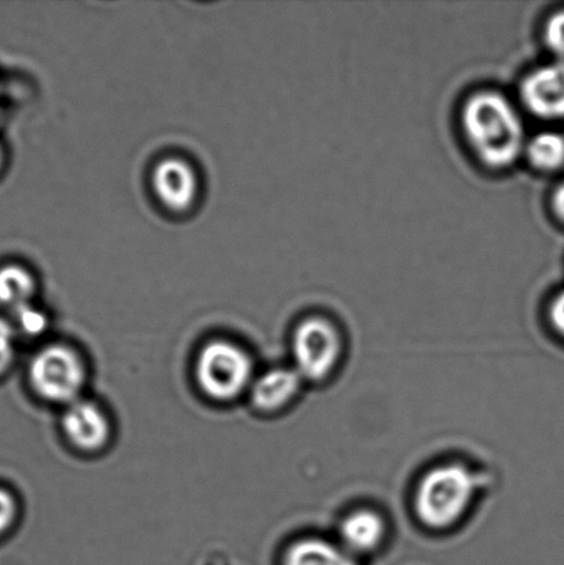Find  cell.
Instances as JSON below:
<instances>
[{"label":"cell","mask_w":564,"mask_h":565,"mask_svg":"<svg viewBox=\"0 0 564 565\" xmlns=\"http://www.w3.org/2000/svg\"><path fill=\"white\" fill-rule=\"evenodd\" d=\"M462 126L473 151L489 168H508L523 152L521 116L500 94L486 92L469 98L462 110Z\"/></svg>","instance_id":"cell-1"},{"label":"cell","mask_w":564,"mask_h":565,"mask_svg":"<svg viewBox=\"0 0 564 565\" xmlns=\"http://www.w3.org/2000/svg\"><path fill=\"white\" fill-rule=\"evenodd\" d=\"M482 486L479 476L461 463L440 465L422 479L416 494V512L429 529L444 530L456 524Z\"/></svg>","instance_id":"cell-2"},{"label":"cell","mask_w":564,"mask_h":565,"mask_svg":"<svg viewBox=\"0 0 564 565\" xmlns=\"http://www.w3.org/2000/svg\"><path fill=\"white\" fill-rule=\"evenodd\" d=\"M253 363L235 343L213 341L204 345L196 362L201 390L215 401H232L251 384Z\"/></svg>","instance_id":"cell-3"},{"label":"cell","mask_w":564,"mask_h":565,"mask_svg":"<svg viewBox=\"0 0 564 565\" xmlns=\"http://www.w3.org/2000/svg\"><path fill=\"white\" fill-rule=\"evenodd\" d=\"M33 391L44 401L74 403L86 381L85 365L72 349L52 345L42 349L30 365Z\"/></svg>","instance_id":"cell-4"},{"label":"cell","mask_w":564,"mask_h":565,"mask_svg":"<svg viewBox=\"0 0 564 565\" xmlns=\"http://www.w3.org/2000/svg\"><path fill=\"white\" fill-rule=\"evenodd\" d=\"M341 337L330 321L307 319L292 337L295 370L302 380L322 381L333 373L341 358Z\"/></svg>","instance_id":"cell-5"},{"label":"cell","mask_w":564,"mask_h":565,"mask_svg":"<svg viewBox=\"0 0 564 565\" xmlns=\"http://www.w3.org/2000/svg\"><path fill=\"white\" fill-rule=\"evenodd\" d=\"M155 195L171 212H188L196 202L199 181L190 163L179 158L162 160L152 175Z\"/></svg>","instance_id":"cell-6"},{"label":"cell","mask_w":564,"mask_h":565,"mask_svg":"<svg viewBox=\"0 0 564 565\" xmlns=\"http://www.w3.org/2000/svg\"><path fill=\"white\" fill-rule=\"evenodd\" d=\"M522 97L530 113L540 118H564V61L532 72L523 82Z\"/></svg>","instance_id":"cell-7"},{"label":"cell","mask_w":564,"mask_h":565,"mask_svg":"<svg viewBox=\"0 0 564 565\" xmlns=\"http://www.w3.org/2000/svg\"><path fill=\"white\" fill-rule=\"evenodd\" d=\"M64 434L83 451H97L107 445L109 424L102 409L91 402L70 404L63 417Z\"/></svg>","instance_id":"cell-8"},{"label":"cell","mask_w":564,"mask_h":565,"mask_svg":"<svg viewBox=\"0 0 564 565\" xmlns=\"http://www.w3.org/2000/svg\"><path fill=\"white\" fill-rule=\"evenodd\" d=\"M302 381L295 369L270 370L254 382L253 403L263 412H275L295 398Z\"/></svg>","instance_id":"cell-9"},{"label":"cell","mask_w":564,"mask_h":565,"mask_svg":"<svg viewBox=\"0 0 564 565\" xmlns=\"http://www.w3.org/2000/svg\"><path fill=\"white\" fill-rule=\"evenodd\" d=\"M385 536V523L379 513L357 511L342 520L340 527L341 544L344 550L357 553H369L379 547Z\"/></svg>","instance_id":"cell-10"},{"label":"cell","mask_w":564,"mask_h":565,"mask_svg":"<svg viewBox=\"0 0 564 565\" xmlns=\"http://www.w3.org/2000/svg\"><path fill=\"white\" fill-rule=\"evenodd\" d=\"M285 565H358L344 547L320 539H307L290 546Z\"/></svg>","instance_id":"cell-11"},{"label":"cell","mask_w":564,"mask_h":565,"mask_svg":"<svg viewBox=\"0 0 564 565\" xmlns=\"http://www.w3.org/2000/svg\"><path fill=\"white\" fill-rule=\"evenodd\" d=\"M33 292L35 280L26 269L17 265L0 269V305L17 312L31 305Z\"/></svg>","instance_id":"cell-12"},{"label":"cell","mask_w":564,"mask_h":565,"mask_svg":"<svg viewBox=\"0 0 564 565\" xmlns=\"http://www.w3.org/2000/svg\"><path fill=\"white\" fill-rule=\"evenodd\" d=\"M530 162L540 170L560 169L564 163V138L556 132L535 136L528 146Z\"/></svg>","instance_id":"cell-13"},{"label":"cell","mask_w":564,"mask_h":565,"mask_svg":"<svg viewBox=\"0 0 564 565\" xmlns=\"http://www.w3.org/2000/svg\"><path fill=\"white\" fill-rule=\"evenodd\" d=\"M17 320H19L20 329L25 332L28 335H39L42 334L44 329L47 326L46 316H44L41 310L31 307L22 308L17 310Z\"/></svg>","instance_id":"cell-14"},{"label":"cell","mask_w":564,"mask_h":565,"mask_svg":"<svg viewBox=\"0 0 564 565\" xmlns=\"http://www.w3.org/2000/svg\"><path fill=\"white\" fill-rule=\"evenodd\" d=\"M545 42L552 53L564 58V11L551 17L545 26Z\"/></svg>","instance_id":"cell-15"},{"label":"cell","mask_w":564,"mask_h":565,"mask_svg":"<svg viewBox=\"0 0 564 565\" xmlns=\"http://www.w3.org/2000/svg\"><path fill=\"white\" fill-rule=\"evenodd\" d=\"M14 358V331L8 321L0 319V374L10 367Z\"/></svg>","instance_id":"cell-16"},{"label":"cell","mask_w":564,"mask_h":565,"mask_svg":"<svg viewBox=\"0 0 564 565\" xmlns=\"http://www.w3.org/2000/svg\"><path fill=\"white\" fill-rule=\"evenodd\" d=\"M15 502L8 491L0 490V534H3L15 518Z\"/></svg>","instance_id":"cell-17"},{"label":"cell","mask_w":564,"mask_h":565,"mask_svg":"<svg viewBox=\"0 0 564 565\" xmlns=\"http://www.w3.org/2000/svg\"><path fill=\"white\" fill-rule=\"evenodd\" d=\"M551 321L555 330L564 337V291L555 298L551 307Z\"/></svg>","instance_id":"cell-18"},{"label":"cell","mask_w":564,"mask_h":565,"mask_svg":"<svg viewBox=\"0 0 564 565\" xmlns=\"http://www.w3.org/2000/svg\"><path fill=\"white\" fill-rule=\"evenodd\" d=\"M554 207L556 214L560 215V218L564 223V185H562L560 190L555 192Z\"/></svg>","instance_id":"cell-19"},{"label":"cell","mask_w":564,"mask_h":565,"mask_svg":"<svg viewBox=\"0 0 564 565\" xmlns=\"http://www.w3.org/2000/svg\"><path fill=\"white\" fill-rule=\"evenodd\" d=\"M2 162H3V151H2V147H0V166H2Z\"/></svg>","instance_id":"cell-20"}]
</instances>
